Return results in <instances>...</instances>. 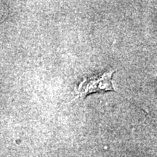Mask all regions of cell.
<instances>
[{
	"label": "cell",
	"instance_id": "obj_1",
	"mask_svg": "<svg viewBox=\"0 0 157 157\" xmlns=\"http://www.w3.org/2000/svg\"><path fill=\"white\" fill-rule=\"evenodd\" d=\"M115 71L114 69L108 70L84 78L78 87V97L84 99L94 93L115 91L112 80Z\"/></svg>",
	"mask_w": 157,
	"mask_h": 157
}]
</instances>
